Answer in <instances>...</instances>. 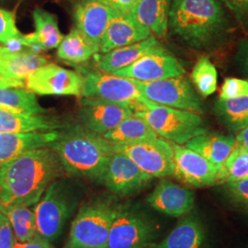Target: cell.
Returning <instances> with one entry per match:
<instances>
[{
    "label": "cell",
    "mask_w": 248,
    "mask_h": 248,
    "mask_svg": "<svg viewBox=\"0 0 248 248\" xmlns=\"http://www.w3.org/2000/svg\"><path fill=\"white\" fill-rule=\"evenodd\" d=\"M59 131L0 133V168L28 151L49 146L59 137Z\"/></svg>",
    "instance_id": "obj_22"
},
{
    "label": "cell",
    "mask_w": 248,
    "mask_h": 248,
    "mask_svg": "<svg viewBox=\"0 0 248 248\" xmlns=\"http://www.w3.org/2000/svg\"><path fill=\"white\" fill-rule=\"evenodd\" d=\"M49 147L58 155L65 174L98 184L114 153L111 142L81 124L62 128Z\"/></svg>",
    "instance_id": "obj_2"
},
{
    "label": "cell",
    "mask_w": 248,
    "mask_h": 248,
    "mask_svg": "<svg viewBox=\"0 0 248 248\" xmlns=\"http://www.w3.org/2000/svg\"><path fill=\"white\" fill-rule=\"evenodd\" d=\"M102 136L113 144H124L158 137L143 119L134 114L126 118L114 129Z\"/></svg>",
    "instance_id": "obj_29"
},
{
    "label": "cell",
    "mask_w": 248,
    "mask_h": 248,
    "mask_svg": "<svg viewBox=\"0 0 248 248\" xmlns=\"http://www.w3.org/2000/svg\"><path fill=\"white\" fill-rule=\"evenodd\" d=\"M64 174L61 160L51 147L28 151L0 168V201L32 206Z\"/></svg>",
    "instance_id": "obj_1"
},
{
    "label": "cell",
    "mask_w": 248,
    "mask_h": 248,
    "mask_svg": "<svg viewBox=\"0 0 248 248\" xmlns=\"http://www.w3.org/2000/svg\"><path fill=\"white\" fill-rule=\"evenodd\" d=\"M209 232L203 220L195 213L182 216L174 229L151 248H208Z\"/></svg>",
    "instance_id": "obj_19"
},
{
    "label": "cell",
    "mask_w": 248,
    "mask_h": 248,
    "mask_svg": "<svg viewBox=\"0 0 248 248\" xmlns=\"http://www.w3.org/2000/svg\"><path fill=\"white\" fill-rule=\"evenodd\" d=\"M159 225L138 204L121 203L110 227L107 248H151Z\"/></svg>",
    "instance_id": "obj_7"
},
{
    "label": "cell",
    "mask_w": 248,
    "mask_h": 248,
    "mask_svg": "<svg viewBox=\"0 0 248 248\" xmlns=\"http://www.w3.org/2000/svg\"><path fill=\"white\" fill-rule=\"evenodd\" d=\"M245 96H248V80L235 78H228L224 80L219 98L227 99Z\"/></svg>",
    "instance_id": "obj_36"
},
{
    "label": "cell",
    "mask_w": 248,
    "mask_h": 248,
    "mask_svg": "<svg viewBox=\"0 0 248 248\" xmlns=\"http://www.w3.org/2000/svg\"><path fill=\"white\" fill-rule=\"evenodd\" d=\"M49 62L48 59L32 51H9L0 66V76L9 79L24 81L36 68Z\"/></svg>",
    "instance_id": "obj_26"
},
{
    "label": "cell",
    "mask_w": 248,
    "mask_h": 248,
    "mask_svg": "<svg viewBox=\"0 0 248 248\" xmlns=\"http://www.w3.org/2000/svg\"><path fill=\"white\" fill-rule=\"evenodd\" d=\"M4 1H6V0H0V2H4Z\"/></svg>",
    "instance_id": "obj_45"
},
{
    "label": "cell",
    "mask_w": 248,
    "mask_h": 248,
    "mask_svg": "<svg viewBox=\"0 0 248 248\" xmlns=\"http://www.w3.org/2000/svg\"><path fill=\"white\" fill-rule=\"evenodd\" d=\"M227 19L221 0H172L169 28L186 45L204 50L222 36Z\"/></svg>",
    "instance_id": "obj_3"
},
{
    "label": "cell",
    "mask_w": 248,
    "mask_h": 248,
    "mask_svg": "<svg viewBox=\"0 0 248 248\" xmlns=\"http://www.w3.org/2000/svg\"><path fill=\"white\" fill-rule=\"evenodd\" d=\"M110 9L120 12L130 13L140 0H99Z\"/></svg>",
    "instance_id": "obj_39"
},
{
    "label": "cell",
    "mask_w": 248,
    "mask_h": 248,
    "mask_svg": "<svg viewBox=\"0 0 248 248\" xmlns=\"http://www.w3.org/2000/svg\"><path fill=\"white\" fill-rule=\"evenodd\" d=\"M11 87H25L24 81L9 79L0 77V88H11Z\"/></svg>",
    "instance_id": "obj_43"
},
{
    "label": "cell",
    "mask_w": 248,
    "mask_h": 248,
    "mask_svg": "<svg viewBox=\"0 0 248 248\" xmlns=\"http://www.w3.org/2000/svg\"><path fill=\"white\" fill-rule=\"evenodd\" d=\"M96 53H98L76 27L72 28L67 35L63 36L57 47L58 58L73 63L87 62Z\"/></svg>",
    "instance_id": "obj_31"
},
{
    "label": "cell",
    "mask_w": 248,
    "mask_h": 248,
    "mask_svg": "<svg viewBox=\"0 0 248 248\" xmlns=\"http://www.w3.org/2000/svg\"><path fill=\"white\" fill-rule=\"evenodd\" d=\"M172 0H140L130 12L156 38H164L169 30Z\"/></svg>",
    "instance_id": "obj_25"
},
{
    "label": "cell",
    "mask_w": 248,
    "mask_h": 248,
    "mask_svg": "<svg viewBox=\"0 0 248 248\" xmlns=\"http://www.w3.org/2000/svg\"><path fill=\"white\" fill-rule=\"evenodd\" d=\"M232 148L248 152V126L237 133Z\"/></svg>",
    "instance_id": "obj_42"
},
{
    "label": "cell",
    "mask_w": 248,
    "mask_h": 248,
    "mask_svg": "<svg viewBox=\"0 0 248 248\" xmlns=\"http://www.w3.org/2000/svg\"><path fill=\"white\" fill-rule=\"evenodd\" d=\"M86 193L78 177H60L47 187L34 208L37 234L52 243L62 234Z\"/></svg>",
    "instance_id": "obj_4"
},
{
    "label": "cell",
    "mask_w": 248,
    "mask_h": 248,
    "mask_svg": "<svg viewBox=\"0 0 248 248\" xmlns=\"http://www.w3.org/2000/svg\"><path fill=\"white\" fill-rule=\"evenodd\" d=\"M67 125L56 116L21 113L0 108V133L53 132Z\"/></svg>",
    "instance_id": "obj_20"
},
{
    "label": "cell",
    "mask_w": 248,
    "mask_h": 248,
    "mask_svg": "<svg viewBox=\"0 0 248 248\" xmlns=\"http://www.w3.org/2000/svg\"><path fill=\"white\" fill-rule=\"evenodd\" d=\"M0 108L29 114H47L49 112L40 105L36 94L25 87L0 88Z\"/></svg>",
    "instance_id": "obj_30"
},
{
    "label": "cell",
    "mask_w": 248,
    "mask_h": 248,
    "mask_svg": "<svg viewBox=\"0 0 248 248\" xmlns=\"http://www.w3.org/2000/svg\"><path fill=\"white\" fill-rule=\"evenodd\" d=\"M242 24H248V0H221Z\"/></svg>",
    "instance_id": "obj_38"
},
{
    "label": "cell",
    "mask_w": 248,
    "mask_h": 248,
    "mask_svg": "<svg viewBox=\"0 0 248 248\" xmlns=\"http://www.w3.org/2000/svg\"><path fill=\"white\" fill-rule=\"evenodd\" d=\"M9 50L8 48H6L5 46H1L0 45V66H1V63L3 62V60H4V58H5V56L7 55V53H9ZM1 77V76H0Z\"/></svg>",
    "instance_id": "obj_44"
},
{
    "label": "cell",
    "mask_w": 248,
    "mask_h": 248,
    "mask_svg": "<svg viewBox=\"0 0 248 248\" xmlns=\"http://www.w3.org/2000/svg\"><path fill=\"white\" fill-rule=\"evenodd\" d=\"M218 74L213 62L206 56L201 57L191 72V80L199 93L203 96H211L217 89Z\"/></svg>",
    "instance_id": "obj_33"
},
{
    "label": "cell",
    "mask_w": 248,
    "mask_h": 248,
    "mask_svg": "<svg viewBox=\"0 0 248 248\" xmlns=\"http://www.w3.org/2000/svg\"><path fill=\"white\" fill-rule=\"evenodd\" d=\"M153 178L128 156L114 152L98 184L117 197H128L140 192Z\"/></svg>",
    "instance_id": "obj_12"
},
{
    "label": "cell",
    "mask_w": 248,
    "mask_h": 248,
    "mask_svg": "<svg viewBox=\"0 0 248 248\" xmlns=\"http://www.w3.org/2000/svg\"><path fill=\"white\" fill-rule=\"evenodd\" d=\"M162 45L155 36L151 34L147 39L133 45L113 49L105 53H96V66L99 71L113 74L131 65L144 54L160 48Z\"/></svg>",
    "instance_id": "obj_21"
},
{
    "label": "cell",
    "mask_w": 248,
    "mask_h": 248,
    "mask_svg": "<svg viewBox=\"0 0 248 248\" xmlns=\"http://www.w3.org/2000/svg\"><path fill=\"white\" fill-rule=\"evenodd\" d=\"M133 114L143 119L161 138L177 144H185L197 135L207 132L200 114L163 106L144 99L132 106Z\"/></svg>",
    "instance_id": "obj_6"
},
{
    "label": "cell",
    "mask_w": 248,
    "mask_h": 248,
    "mask_svg": "<svg viewBox=\"0 0 248 248\" xmlns=\"http://www.w3.org/2000/svg\"><path fill=\"white\" fill-rule=\"evenodd\" d=\"M32 18L35 27L34 32L20 38L24 47H29L31 51H33L34 48L40 51L57 48L63 38L58 27L57 17L45 9L36 8L32 12Z\"/></svg>",
    "instance_id": "obj_23"
},
{
    "label": "cell",
    "mask_w": 248,
    "mask_h": 248,
    "mask_svg": "<svg viewBox=\"0 0 248 248\" xmlns=\"http://www.w3.org/2000/svg\"><path fill=\"white\" fill-rule=\"evenodd\" d=\"M235 138L232 135L209 133L207 131L189 140L185 143V146L201 155L216 167L221 168L232 150Z\"/></svg>",
    "instance_id": "obj_24"
},
{
    "label": "cell",
    "mask_w": 248,
    "mask_h": 248,
    "mask_svg": "<svg viewBox=\"0 0 248 248\" xmlns=\"http://www.w3.org/2000/svg\"><path fill=\"white\" fill-rule=\"evenodd\" d=\"M150 31L133 17L131 13L116 11L99 44V53L133 45L147 39Z\"/></svg>",
    "instance_id": "obj_18"
},
{
    "label": "cell",
    "mask_w": 248,
    "mask_h": 248,
    "mask_svg": "<svg viewBox=\"0 0 248 248\" xmlns=\"http://www.w3.org/2000/svg\"><path fill=\"white\" fill-rule=\"evenodd\" d=\"M138 87L142 96L152 102L200 115L204 113L201 98L184 76L147 82L138 81Z\"/></svg>",
    "instance_id": "obj_8"
},
{
    "label": "cell",
    "mask_w": 248,
    "mask_h": 248,
    "mask_svg": "<svg viewBox=\"0 0 248 248\" xmlns=\"http://www.w3.org/2000/svg\"><path fill=\"white\" fill-rule=\"evenodd\" d=\"M133 114V109L127 103L95 98H83L78 110L80 124L100 135L111 131Z\"/></svg>",
    "instance_id": "obj_14"
},
{
    "label": "cell",
    "mask_w": 248,
    "mask_h": 248,
    "mask_svg": "<svg viewBox=\"0 0 248 248\" xmlns=\"http://www.w3.org/2000/svg\"><path fill=\"white\" fill-rule=\"evenodd\" d=\"M223 191L232 203L248 212V178L224 183Z\"/></svg>",
    "instance_id": "obj_34"
},
{
    "label": "cell",
    "mask_w": 248,
    "mask_h": 248,
    "mask_svg": "<svg viewBox=\"0 0 248 248\" xmlns=\"http://www.w3.org/2000/svg\"><path fill=\"white\" fill-rule=\"evenodd\" d=\"M81 96L127 103L131 108L134 103L146 99L140 91L137 80L99 70L89 72L84 77Z\"/></svg>",
    "instance_id": "obj_11"
},
{
    "label": "cell",
    "mask_w": 248,
    "mask_h": 248,
    "mask_svg": "<svg viewBox=\"0 0 248 248\" xmlns=\"http://www.w3.org/2000/svg\"><path fill=\"white\" fill-rule=\"evenodd\" d=\"M116 76L138 81H155L185 75V69L177 58L163 46L144 54L129 66L120 69Z\"/></svg>",
    "instance_id": "obj_13"
},
{
    "label": "cell",
    "mask_w": 248,
    "mask_h": 248,
    "mask_svg": "<svg viewBox=\"0 0 248 248\" xmlns=\"http://www.w3.org/2000/svg\"><path fill=\"white\" fill-rule=\"evenodd\" d=\"M120 204L113 194H99L83 202L72 222L64 248H107Z\"/></svg>",
    "instance_id": "obj_5"
},
{
    "label": "cell",
    "mask_w": 248,
    "mask_h": 248,
    "mask_svg": "<svg viewBox=\"0 0 248 248\" xmlns=\"http://www.w3.org/2000/svg\"><path fill=\"white\" fill-rule=\"evenodd\" d=\"M248 178V152L232 148L217 174L216 184Z\"/></svg>",
    "instance_id": "obj_32"
},
{
    "label": "cell",
    "mask_w": 248,
    "mask_h": 248,
    "mask_svg": "<svg viewBox=\"0 0 248 248\" xmlns=\"http://www.w3.org/2000/svg\"><path fill=\"white\" fill-rule=\"evenodd\" d=\"M13 248H54L50 242L44 239L39 234H36L32 239L26 242H17Z\"/></svg>",
    "instance_id": "obj_40"
},
{
    "label": "cell",
    "mask_w": 248,
    "mask_h": 248,
    "mask_svg": "<svg viewBox=\"0 0 248 248\" xmlns=\"http://www.w3.org/2000/svg\"><path fill=\"white\" fill-rule=\"evenodd\" d=\"M25 88L41 96H76L82 94L84 77L53 62L31 72L24 80Z\"/></svg>",
    "instance_id": "obj_10"
},
{
    "label": "cell",
    "mask_w": 248,
    "mask_h": 248,
    "mask_svg": "<svg viewBox=\"0 0 248 248\" xmlns=\"http://www.w3.org/2000/svg\"><path fill=\"white\" fill-rule=\"evenodd\" d=\"M16 241L14 231L8 218L0 213V248H13Z\"/></svg>",
    "instance_id": "obj_37"
},
{
    "label": "cell",
    "mask_w": 248,
    "mask_h": 248,
    "mask_svg": "<svg viewBox=\"0 0 248 248\" xmlns=\"http://www.w3.org/2000/svg\"><path fill=\"white\" fill-rule=\"evenodd\" d=\"M22 36L16 25L13 12L0 8V45H4L12 39Z\"/></svg>",
    "instance_id": "obj_35"
},
{
    "label": "cell",
    "mask_w": 248,
    "mask_h": 248,
    "mask_svg": "<svg viewBox=\"0 0 248 248\" xmlns=\"http://www.w3.org/2000/svg\"><path fill=\"white\" fill-rule=\"evenodd\" d=\"M174 151L173 176L184 185L203 187L216 184L220 168L183 144L171 142Z\"/></svg>",
    "instance_id": "obj_15"
},
{
    "label": "cell",
    "mask_w": 248,
    "mask_h": 248,
    "mask_svg": "<svg viewBox=\"0 0 248 248\" xmlns=\"http://www.w3.org/2000/svg\"><path fill=\"white\" fill-rule=\"evenodd\" d=\"M113 149L133 160L142 171L153 177L173 176L174 151L171 142L159 136L138 142L113 144Z\"/></svg>",
    "instance_id": "obj_9"
},
{
    "label": "cell",
    "mask_w": 248,
    "mask_h": 248,
    "mask_svg": "<svg viewBox=\"0 0 248 248\" xmlns=\"http://www.w3.org/2000/svg\"><path fill=\"white\" fill-rule=\"evenodd\" d=\"M236 61L239 64L241 71L248 76V41L242 42L240 44L236 54Z\"/></svg>",
    "instance_id": "obj_41"
},
{
    "label": "cell",
    "mask_w": 248,
    "mask_h": 248,
    "mask_svg": "<svg viewBox=\"0 0 248 248\" xmlns=\"http://www.w3.org/2000/svg\"><path fill=\"white\" fill-rule=\"evenodd\" d=\"M0 213L8 218L18 242L32 239L37 234L35 212L29 206L5 203L0 201Z\"/></svg>",
    "instance_id": "obj_27"
},
{
    "label": "cell",
    "mask_w": 248,
    "mask_h": 248,
    "mask_svg": "<svg viewBox=\"0 0 248 248\" xmlns=\"http://www.w3.org/2000/svg\"><path fill=\"white\" fill-rule=\"evenodd\" d=\"M151 208L172 217H182L190 213L195 204L194 192L162 178L146 199Z\"/></svg>",
    "instance_id": "obj_17"
},
{
    "label": "cell",
    "mask_w": 248,
    "mask_h": 248,
    "mask_svg": "<svg viewBox=\"0 0 248 248\" xmlns=\"http://www.w3.org/2000/svg\"><path fill=\"white\" fill-rule=\"evenodd\" d=\"M218 120L232 133H238L248 126V96L219 98L214 105Z\"/></svg>",
    "instance_id": "obj_28"
},
{
    "label": "cell",
    "mask_w": 248,
    "mask_h": 248,
    "mask_svg": "<svg viewBox=\"0 0 248 248\" xmlns=\"http://www.w3.org/2000/svg\"><path fill=\"white\" fill-rule=\"evenodd\" d=\"M115 13L99 0H78L73 9L75 27L99 53L102 36Z\"/></svg>",
    "instance_id": "obj_16"
}]
</instances>
